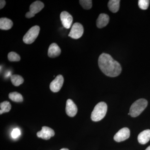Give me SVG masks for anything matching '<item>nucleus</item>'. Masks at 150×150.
Segmentation results:
<instances>
[{"instance_id": "3", "label": "nucleus", "mask_w": 150, "mask_h": 150, "mask_svg": "<svg viewBox=\"0 0 150 150\" xmlns=\"http://www.w3.org/2000/svg\"><path fill=\"white\" fill-rule=\"evenodd\" d=\"M147 105V100L144 98H141L136 100L130 107L129 115L133 117L139 116L145 110Z\"/></svg>"}, {"instance_id": "23", "label": "nucleus", "mask_w": 150, "mask_h": 150, "mask_svg": "<svg viewBox=\"0 0 150 150\" xmlns=\"http://www.w3.org/2000/svg\"><path fill=\"white\" fill-rule=\"evenodd\" d=\"M21 135V132L18 128H15L12 131L11 136L13 139H16Z\"/></svg>"}, {"instance_id": "14", "label": "nucleus", "mask_w": 150, "mask_h": 150, "mask_svg": "<svg viewBox=\"0 0 150 150\" xmlns=\"http://www.w3.org/2000/svg\"><path fill=\"white\" fill-rule=\"evenodd\" d=\"M44 7V5L43 2L39 1H35L30 5V11L35 14L42 10Z\"/></svg>"}, {"instance_id": "13", "label": "nucleus", "mask_w": 150, "mask_h": 150, "mask_svg": "<svg viewBox=\"0 0 150 150\" xmlns=\"http://www.w3.org/2000/svg\"><path fill=\"white\" fill-rule=\"evenodd\" d=\"M150 140V130H144L140 133L138 137V142L142 144H147Z\"/></svg>"}, {"instance_id": "25", "label": "nucleus", "mask_w": 150, "mask_h": 150, "mask_svg": "<svg viewBox=\"0 0 150 150\" xmlns=\"http://www.w3.org/2000/svg\"><path fill=\"white\" fill-rule=\"evenodd\" d=\"M6 2L4 0H1L0 1V9H1L6 5Z\"/></svg>"}, {"instance_id": "4", "label": "nucleus", "mask_w": 150, "mask_h": 150, "mask_svg": "<svg viewBox=\"0 0 150 150\" xmlns=\"http://www.w3.org/2000/svg\"><path fill=\"white\" fill-rule=\"evenodd\" d=\"M40 30V27L38 25L31 27L23 36V42L28 44L33 43L39 35Z\"/></svg>"}, {"instance_id": "21", "label": "nucleus", "mask_w": 150, "mask_h": 150, "mask_svg": "<svg viewBox=\"0 0 150 150\" xmlns=\"http://www.w3.org/2000/svg\"><path fill=\"white\" fill-rule=\"evenodd\" d=\"M79 3L82 7L86 10L90 9L92 7V1L91 0H80Z\"/></svg>"}, {"instance_id": "27", "label": "nucleus", "mask_w": 150, "mask_h": 150, "mask_svg": "<svg viewBox=\"0 0 150 150\" xmlns=\"http://www.w3.org/2000/svg\"><path fill=\"white\" fill-rule=\"evenodd\" d=\"M60 150H69L68 149H65V148H64V149H61Z\"/></svg>"}, {"instance_id": "8", "label": "nucleus", "mask_w": 150, "mask_h": 150, "mask_svg": "<svg viewBox=\"0 0 150 150\" xmlns=\"http://www.w3.org/2000/svg\"><path fill=\"white\" fill-rule=\"evenodd\" d=\"M60 18L63 26L67 29H69L71 26L73 17L68 12L64 11L60 14Z\"/></svg>"}, {"instance_id": "18", "label": "nucleus", "mask_w": 150, "mask_h": 150, "mask_svg": "<svg viewBox=\"0 0 150 150\" xmlns=\"http://www.w3.org/2000/svg\"><path fill=\"white\" fill-rule=\"evenodd\" d=\"M9 98L12 101L16 102H21L23 101V98L20 93L13 92L9 94Z\"/></svg>"}, {"instance_id": "17", "label": "nucleus", "mask_w": 150, "mask_h": 150, "mask_svg": "<svg viewBox=\"0 0 150 150\" xmlns=\"http://www.w3.org/2000/svg\"><path fill=\"white\" fill-rule=\"evenodd\" d=\"M12 83L16 86H18L24 82V79L21 76L18 75H12L11 77Z\"/></svg>"}, {"instance_id": "11", "label": "nucleus", "mask_w": 150, "mask_h": 150, "mask_svg": "<svg viewBox=\"0 0 150 150\" xmlns=\"http://www.w3.org/2000/svg\"><path fill=\"white\" fill-rule=\"evenodd\" d=\"M61 49L56 43H53L49 46L48 50V56L51 58H56L60 56Z\"/></svg>"}, {"instance_id": "6", "label": "nucleus", "mask_w": 150, "mask_h": 150, "mask_svg": "<svg viewBox=\"0 0 150 150\" xmlns=\"http://www.w3.org/2000/svg\"><path fill=\"white\" fill-rule=\"evenodd\" d=\"M64 82V79L63 76L61 75H58L50 84V89L53 92H58L62 88Z\"/></svg>"}, {"instance_id": "24", "label": "nucleus", "mask_w": 150, "mask_h": 150, "mask_svg": "<svg viewBox=\"0 0 150 150\" xmlns=\"http://www.w3.org/2000/svg\"><path fill=\"white\" fill-rule=\"evenodd\" d=\"M35 16V14H34V13H33L31 12L30 11L28 12L25 14V17L28 18H31Z\"/></svg>"}, {"instance_id": "26", "label": "nucleus", "mask_w": 150, "mask_h": 150, "mask_svg": "<svg viewBox=\"0 0 150 150\" xmlns=\"http://www.w3.org/2000/svg\"><path fill=\"white\" fill-rule=\"evenodd\" d=\"M145 150H150V146H149V147Z\"/></svg>"}, {"instance_id": "19", "label": "nucleus", "mask_w": 150, "mask_h": 150, "mask_svg": "<svg viewBox=\"0 0 150 150\" xmlns=\"http://www.w3.org/2000/svg\"><path fill=\"white\" fill-rule=\"evenodd\" d=\"M0 107H1L0 114H2L4 112H9L11 108V105L8 101H5L1 103Z\"/></svg>"}, {"instance_id": "5", "label": "nucleus", "mask_w": 150, "mask_h": 150, "mask_svg": "<svg viewBox=\"0 0 150 150\" xmlns=\"http://www.w3.org/2000/svg\"><path fill=\"white\" fill-rule=\"evenodd\" d=\"M83 32L82 25L79 23H76L72 26L69 36L73 39H79L82 36Z\"/></svg>"}, {"instance_id": "22", "label": "nucleus", "mask_w": 150, "mask_h": 150, "mask_svg": "<svg viewBox=\"0 0 150 150\" xmlns=\"http://www.w3.org/2000/svg\"><path fill=\"white\" fill-rule=\"evenodd\" d=\"M149 4L150 1L149 0H139L138 2L139 6L142 10L147 9Z\"/></svg>"}, {"instance_id": "12", "label": "nucleus", "mask_w": 150, "mask_h": 150, "mask_svg": "<svg viewBox=\"0 0 150 150\" xmlns=\"http://www.w3.org/2000/svg\"><path fill=\"white\" fill-rule=\"evenodd\" d=\"M109 21V17L105 13H101L99 15L96 21V25L99 28L105 27Z\"/></svg>"}, {"instance_id": "7", "label": "nucleus", "mask_w": 150, "mask_h": 150, "mask_svg": "<svg viewBox=\"0 0 150 150\" xmlns=\"http://www.w3.org/2000/svg\"><path fill=\"white\" fill-rule=\"evenodd\" d=\"M130 131L128 128H123L120 129L115 134L114 137V140L115 142H123L129 139L130 137Z\"/></svg>"}, {"instance_id": "16", "label": "nucleus", "mask_w": 150, "mask_h": 150, "mask_svg": "<svg viewBox=\"0 0 150 150\" xmlns=\"http://www.w3.org/2000/svg\"><path fill=\"white\" fill-rule=\"evenodd\" d=\"M120 0H110L108 4V6L110 11L113 13L117 12L120 7Z\"/></svg>"}, {"instance_id": "15", "label": "nucleus", "mask_w": 150, "mask_h": 150, "mask_svg": "<svg viewBox=\"0 0 150 150\" xmlns=\"http://www.w3.org/2000/svg\"><path fill=\"white\" fill-rule=\"evenodd\" d=\"M13 25V23L10 19L2 18L0 19V29L4 30L10 29Z\"/></svg>"}, {"instance_id": "10", "label": "nucleus", "mask_w": 150, "mask_h": 150, "mask_svg": "<svg viewBox=\"0 0 150 150\" xmlns=\"http://www.w3.org/2000/svg\"><path fill=\"white\" fill-rule=\"evenodd\" d=\"M66 111L67 114L70 117H74L76 114L78 108L72 100L69 99L66 103Z\"/></svg>"}, {"instance_id": "9", "label": "nucleus", "mask_w": 150, "mask_h": 150, "mask_svg": "<svg viewBox=\"0 0 150 150\" xmlns=\"http://www.w3.org/2000/svg\"><path fill=\"white\" fill-rule=\"evenodd\" d=\"M54 135L55 132L54 130L47 126H43L41 131L37 133L38 137L45 140L49 139L51 137H54Z\"/></svg>"}, {"instance_id": "1", "label": "nucleus", "mask_w": 150, "mask_h": 150, "mask_svg": "<svg viewBox=\"0 0 150 150\" xmlns=\"http://www.w3.org/2000/svg\"><path fill=\"white\" fill-rule=\"evenodd\" d=\"M98 64L102 72L110 77L119 76L122 71L120 64L114 60L109 54L105 53H103L100 56Z\"/></svg>"}, {"instance_id": "20", "label": "nucleus", "mask_w": 150, "mask_h": 150, "mask_svg": "<svg viewBox=\"0 0 150 150\" xmlns=\"http://www.w3.org/2000/svg\"><path fill=\"white\" fill-rule=\"evenodd\" d=\"M8 58L9 61L11 62H19L21 60L19 55L14 52H10L8 55Z\"/></svg>"}, {"instance_id": "2", "label": "nucleus", "mask_w": 150, "mask_h": 150, "mask_svg": "<svg viewBox=\"0 0 150 150\" xmlns=\"http://www.w3.org/2000/svg\"><path fill=\"white\" fill-rule=\"evenodd\" d=\"M107 108V104L104 102H100L98 103L92 112L91 120L95 122L102 120L106 115Z\"/></svg>"}]
</instances>
